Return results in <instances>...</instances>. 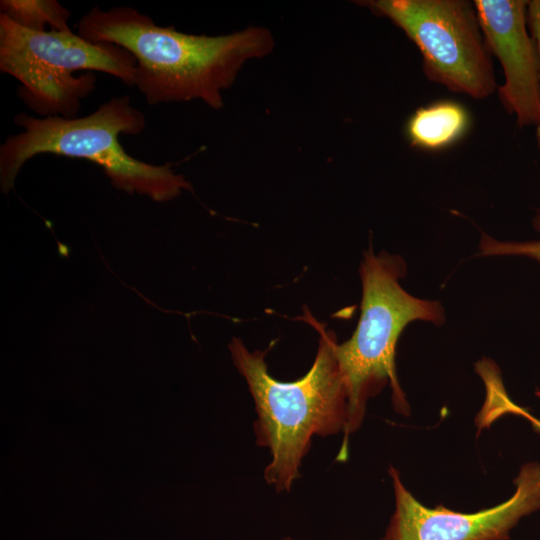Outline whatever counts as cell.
<instances>
[{"label":"cell","instance_id":"6da1fadb","mask_svg":"<svg viewBox=\"0 0 540 540\" xmlns=\"http://www.w3.org/2000/svg\"><path fill=\"white\" fill-rule=\"evenodd\" d=\"M77 28L89 42L115 44L133 55L135 86L150 105L198 99L221 109L223 91L232 86L243 65L270 54L275 45L263 27L218 36L186 34L159 26L131 7H94Z\"/></svg>","mask_w":540,"mask_h":540},{"label":"cell","instance_id":"7a4b0ae2","mask_svg":"<svg viewBox=\"0 0 540 540\" xmlns=\"http://www.w3.org/2000/svg\"><path fill=\"white\" fill-rule=\"evenodd\" d=\"M307 322L319 332L314 362L300 379H274L265 351H249L239 338L229 344L233 363L245 378L257 413L253 424L256 443L269 449L271 461L264 479L278 492H289L300 477V466L314 435L344 432L348 397L336 354L337 338L311 315Z\"/></svg>","mask_w":540,"mask_h":540},{"label":"cell","instance_id":"3957f363","mask_svg":"<svg viewBox=\"0 0 540 540\" xmlns=\"http://www.w3.org/2000/svg\"><path fill=\"white\" fill-rule=\"evenodd\" d=\"M14 122L22 131L9 136L0 146V184L4 193L14 188L23 165L43 153L91 161L103 169L116 189L158 202L172 200L182 190H192L172 164H149L124 150L119 136L137 135L146 125L144 114L128 96L113 98L83 117L43 118L22 112Z\"/></svg>","mask_w":540,"mask_h":540},{"label":"cell","instance_id":"277c9868","mask_svg":"<svg viewBox=\"0 0 540 540\" xmlns=\"http://www.w3.org/2000/svg\"><path fill=\"white\" fill-rule=\"evenodd\" d=\"M402 257L386 252L375 254L370 246L360 265L362 281L361 314L351 338L335 346L336 358L345 381L348 420L337 459L347 456L349 436L362 424L367 401L387 384L397 412L409 413L395 369V349L404 328L423 320L445 322L440 302L412 296L399 280L406 274Z\"/></svg>","mask_w":540,"mask_h":540},{"label":"cell","instance_id":"5b68a950","mask_svg":"<svg viewBox=\"0 0 540 540\" xmlns=\"http://www.w3.org/2000/svg\"><path fill=\"white\" fill-rule=\"evenodd\" d=\"M0 70L21 84L18 96L39 116L74 118L81 101L95 89L99 71L135 86L136 60L126 49L92 43L73 33L32 31L0 14Z\"/></svg>","mask_w":540,"mask_h":540},{"label":"cell","instance_id":"8992f818","mask_svg":"<svg viewBox=\"0 0 540 540\" xmlns=\"http://www.w3.org/2000/svg\"><path fill=\"white\" fill-rule=\"evenodd\" d=\"M364 3L375 14L390 19L414 42L430 81L475 99L487 98L498 88L474 4L463 0Z\"/></svg>","mask_w":540,"mask_h":540},{"label":"cell","instance_id":"52a82bcc","mask_svg":"<svg viewBox=\"0 0 540 540\" xmlns=\"http://www.w3.org/2000/svg\"><path fill=\"white\" fill-rule=\"evenodd\" d=\"M395 511L381 540H508L525 516L540 509V464L525 463L516 477L515 493L505 502L476 513H460L443 506L427 508L402 484L390 468Z\"/></svg>","mask_w":540,"mask_h":540},{"label":"cell","instance_id":"ba28073f","mask_svg":"<svg viewBox=\"0 0 540 540\" xmlns=\"http://www.w3.org/2000/svg\"><path fill=\"white\" fill-rule=\"evenodd\" d=\"M485 41L499 60L505 81L497 92L505 110L519 127L540 125L539 54L528 33L524 0H475Z\"/></svg>","mask_w":540,"mask_h":540},{"label":"cell","instance_id":"9c48e42d","mask_svg":"<svg viewBox=\"0 0 540 540\" xmlns=\"http://www.w3.org/2000/svg\"><path fill=\"white\" fill-rule=\"evenodd\" d=\"M468 126L463 107L441 101L418 109L407 125L411 144L424 149H440L456 141Z\"/></svg>","mask_w":540,"mask_h":540},{"label":"cell","instance_id":"30bf717a","mask_svg":"<svg viewBox=\"0 0 540 540\" xmlns=\"http://www.w3.org/2000/svg\"><path fill=\"white\" fill-rule=\"evenodd\" d=\"M0 14L14 24L32 31L69 29L70 11L55 0H2Z\"/></svg>","mask_w":540,"mask_h":540},{"label":"cell","instance_id":"8fae6325","mask_svg":"<svg viewBox=\"0 0 540 540\" xmlns=\"http://www.w3.org/2000/svg\"><path fill=\"white\" fill-rule=\"evenodd\" d=\"M533 226L540 233V209L533 219ZM479 251L481 256H524L540 263V241H499L482 233Z\"/></svg>","mask_w":540,"mask_h":540},{"label":"cell","instance_id":"7c38bea8","mask_svg":"<svg viewBox=\"0 0 540 540\" xmlns=\"http://www.w3.org/2000/svg\"><path fill=\"white\" fill-rule=\"evenodd\" d=\"M527 22L531 35L536 43L540 62V0L528 1ZM540 78V69H539ZM536 140L540 149V125L536 128Z\"/></svg>","mask_w":540,"mask_h":540},{"label":"cell","instance_id":"4fadbf2b","mask_svg":"<svg viewBox=\"0 0 540 540\" xmlns=\"http://www.w3.org/2000/svg\"><path fill=\"white\" fill-rule=\"evenodd\" d=\"M281 540H293V539L290 538V537H285V538H283V539H281Z\"/></svg>","mask_w":540,"mask_h":540},{"label":"cell","instance_id":"5bb4252c","mask_svg":"<svg viewBox=\"0 0 540 540\" xmlns=\"http://www.w3.org/2000/svg\"><path fill=\"white\" fill-rule=\"evenodd\" d=\"M536 395H537V397L540 398V390H538V391L536 392Z\"/></svg>","mask_w":540,"mask_h":540}]
</instances>
